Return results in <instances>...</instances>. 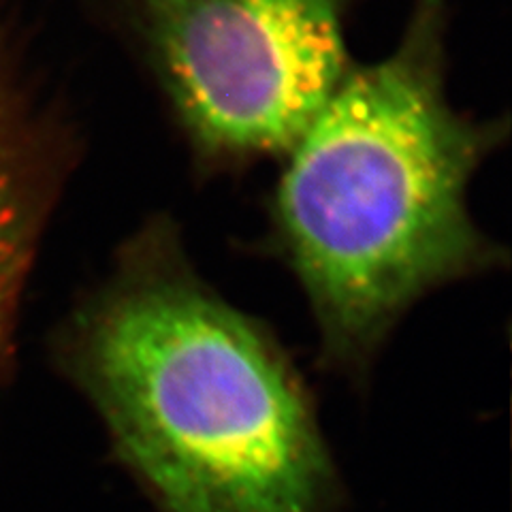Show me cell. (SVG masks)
<instances>
[{
	"instance_id": "6da1fadb",
	"label": "cell",
	"mask_w": 512,
	"mask_h": 512,
	"mask_svg": "<svg viewBox=\"0 0 512 512\" xmlns=\"http://www.w3.org/2000/svg\"><path fill=\"white\" fill-rule=\"evenodd\" d=\"M448 0H410L402 37L342 84L280 158L263 244L308 299L320 365L350 382L429 293L506 256L470 212L508 122L448 94Z\"/></svg>"
},
{
	"instance_id": "7a4b0ae2",
	"label": "cell",
	"mask_w": 512,
	"mask_h": 512,
	"mask_svg": "<svg viewBox=\"0 0 512 512\" xmlns=\"http://www.w3.org/2000/svg\"><path fill=\"white\" fill-rule=\"evenodd\" d=\"M60 348L158 512H338L310 387L274 331L199 276L169 216L124 239Z\"/></svg>"
},
{
	"instance_id": "3957f363",
	"label": "cell",
	"mask_w": 512,
	"mask_h": 512,
	"mask_svg": "<svg viewBox=\"0 0 512 512\" xmlns=\"http://www.w3.org/2000/svg\"><path fill=\"white\" fill-rule=\"evenodd\" d=\"M355 0H114L205 178L276 158L352 69Z\"/></svg>"
},
{
	"instance_id": "277c9868",
	"label": "cell",
	"mask_w": 512,
	"mask_h": 512,
	"mask_svg": "<svg viewBox=\"0 0 512 512\" xmlns=\"http://www.w3.org/2000/svg\"><path fill=\"white\" fill-rule=\"evenodd\" d=\"M52 154L0 71V378L11 363L20 295L52 199Z\"/></svg>"
}]
</instances>
